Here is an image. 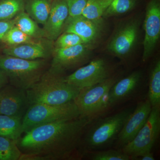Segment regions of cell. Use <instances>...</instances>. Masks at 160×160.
Wrapping results in <instances>:
<instances>
[{"label": "cell", "instance_id": "1", "mask_svg": "<svg viewBox=\"0 0 160 160\" xmlns=\"http://www.w3.org/2000/svg\"><path fill=\"white\" fill-rule=\"evenodd\" d=\"M92 119L81 116L34 127L18 141L20 160H57L74 158Z\"/></svg>", "mask_w": 160, "mask_h": 160}, {"label": "cell", "instance_id": "2", "mask_svg": "<svg viewBox=\"0 0 160 160\" xmlns=\"http://www.w3.org/2000/svg\"><path fill=\"white\" fill-rule=\"evenodd\" d=\"M80 91L67 82L62 75L48 70L26 93L29 106L35 104L60 105L73 101Z\"/></svg>", "mask_w": 160, "mask_h": 160}, {"label": "cell", "instance_id": "3", "mask_svg": "<svg viewBox=\"0 0 160 160\" xmlns=\"http://www.w3.org/2000/svg\"><path fill=\"white\" fill-rule=\"evenodd\" d=\"M46 66L43 59L28 60L0 55V69L6 73L11 86L26 91L40 79Z\"/></svg>", "mask_w": 160, "mask_h": 160}, {"label": "cell", "instance_id": "4", "mask_svg": "<svg viewBox=\"0 0 160 160\" xmlns=\"http://www.w3.org/2000/svg\"><path fill=\"white\" fill-rule=\"evenodd\" d=\"M73 101L60 105L35 104L29 106L22 119L23 133L36 126L81 116Z\"/></svg>", "mask_w": 160, "mask_h": 160}, {"label": "cell", "instance_id": "5", "mask_svg": "<svg viewBox=\"0 0 160 160\" xmlns=\"http://www.w3.org/2000/svg\"><path fill=\"white\" fill-rule=\"evenodd\" d=\"M133 110L131 108L123 109L98 121L85 137L86 148L90 150L102 149L117 139Z\"/></svg>", "mask_w": 160, "mask_h": 160}, {"label": "cell", "instance_id": "6", "mask_svg": "<svg viewBox=\"0 0 160 160\" xmlns=\"http://www.w3.org/2000/svg\"><path fill=\"white\" fill-rule=\"evenodd\" d=\"M118 81L116 76H112L94 86L80 89L73 102L81 116L93 119L109 108L108 98L109 90Z\"/></svg>", "mask_w": 160, "mask_h": 160}, {"label": "cell", "instance_id": "7", "mask_svg": "<svg viewBox=\"0 0 160 160\" xmlns=\"http://www.w3.org/2000/svg\"><path fill=\"white\" fill-rule=\"evenodd\" d=\"M160 132V106H152L149 118L142 128L131 142L121 150L136 160L140 155L151 151Z\"/></svg>", "mask_w": 160, "mask_h": 160}, {"label": "cell", "instance_id": "8", "mask_svg": "<svg viewBox=\"0 0 160 160\" xmlns=\"http://www.w3.org/2000/svg\"><path fill=\"white\" fill-rule=\"evenodd\" d=\"M112 68L104 59H95L65 77L66 82L80 89L101 82L112 76Z\"/></svg>", "mask_w": 160, "mask_h": 160}, {"label": "cell", "instance_id": "9", "mask_svg": "<svg viewBox=\"0 0 160 160\" xmlns=\"http://www.w3.org/2000/svg\"><path fill=\"white\" fill-rule=\"evenodd\" d=\"M90 45L86 43L63 48L53 49L52 59L49 71L62 74L67 70L78 67L87 62L91 55Z\"/></svg>", "mask_w": 160, "mask_h": 160}, {"label": "cell", "instance_id": "10", "mask_svg": "<svg viewBox=\"0 0 160 160\" xmlns=\"http://www.w3.org/2000/svg\"><path fill=\"white\" fill-rule=\"evenodd\" d=\"M144 26L142 61L145 62L151 56L160 38V0H150L147 4Z\"/></svg>", "mask_w": 160, "mask_h": 160}, {"label": "cell", "instance_id": "11", "mask_svg": "<svg viewBox=\"0 0 160 160\" xmlns=\"http://www.w3.org/2000/svg\"><path fill=\"white\" fill-rule=\"evenodd\" d=\"M139 22L132 20L119 28L107 46L109 52L120 58H126L133 49L138 37Z\"/></svg>", "mask_w": 160, "mask_h": 160}, {"label": "cell", "instance_id": "12", "mask_svg": "<svg viewBox=\"0 0 160 160\" xmlns=\"http://www.w3.org/2000/svg\"><path fill=\"white\" fill-rule=\"evenodd\" d=\"M152 106L148 99L138 103L118 135L116 146L119 149L131 142L142 128L149 118Z\"/></svg>", "mask_w": 160, "mask_h": 160}, {"label": "cell", "instance_id": "13", "mask_svg": "<svg viewBox=\"0 0 160 160\" xmlns=\"http://www.w3.org/2000/svg\"><path fill=\"white\" fill-rule=\"evenodd\" d=\"M103 28L102 18L91 20L82 15L76 17L68 18L62 32H71L78 35L84 42L91 46L101 37Z\"/></svg>", "mask_w": 160, "mask_h": 160}, {"label": "cell", "instance_id": "14", "mask_svg": "<svg viewBox=\"0 0 160 160\" xmlns=\"http://www.w3.org/2000/svg\"><path fill=\"white\" fill-rule=\"evenodd\" d=\"M53 42L43 38L16 46H7L3 49L2 52L4 54L23 59L47 58L52 54Z\"/></svg>", "mask_w": 160, "mask_h": 160}, {"label": "cell", "instance_id": "15", "mask_svg": "<svg viewBox=\"0 0 160 160\" xmlns=\"http://www.w3.org/2000/svg\"><path fill=\"white\" fill-rule=\"evenodd\" d=\"M28 106L26 90L12 86L0 89V114L22 117Z\"/></svg>", "mask_w": 160, "mask_h": 160}, {"label": "cell", "instance_id": "16", "mask_svg": "<svg viewBox=\"0 0 160 160\" xmlns=\"http://www.w3.org/2000/svg\"><path fill=\"white\" fill-rule=\"evenodd\" d=\"M69 16L66 0H52L49 17L43 25L45 38L54 42L63 32Z\"/></svg>", "mask_w": 160, "mask_h": 160}, {"label": "cell", "instance_id": "17", "mask_svg": "<svg viewBox=\"0 0 160 160\" xmlns=\"http://www.w3.org/2000/svg\"><path fill=\"white\" fill-rule=\"evenodd\" d=\"M142 78V72L135 71L126 77L118 80L109 90L108 98L109 107L130 97L138 88Z\"/></svg>", "mask_w": 160, "mask_h": 160}, {"label": "cell", "instance_id": "18", "mask_svg": "<svg viewBox=\"0 0 160 160\" xmlns=\"http://www.w3.org/2000/svg\"><path fill=\"white\" fill-rule=\"evenodd\" d=\"M52 0H26L25 11L38 24L44 25L50 13Z\"/></svg>", "mask_w": 160, "mask_h": 160}, {"label": "cell", "instance_id": "19", "mask_svg": "<svg viewBox=\"0 0 160 160\" xmlns=\"http://www.w3.org/2000/svg\"><path fill=\"white\" fill-rule=\"evenodd\" d=\"M22 117L0 114V136L18 141L22 134Z\"/></svg>", "mask_w": 160, "mask_h": 160}, {"label": "cell", "instance_id": "20", "mask_svg": "<svg viewBox=\"0 0 160 160\" xmlns=\"http://www.w3.org/2000/svg\"><path fill=\"white\" fill-rule=\"evenodd\" d=\"M14 19L15 26L25 34L38 39L45 38L43 29L25 11L18 15Z\"/></svg>", "mask_w": 160, "mask_h": 160}, {"label": "cell", "instance_id": "21", "mask_svg": "<svg viewBox=\"0 0 160 160\" xmlns=\"http://www.w3.org/2000/svg\"><path fill=\"white\" fill-rule=\"evenodd\" d=\"M148 100L152 106H160V61L153 64L150 72Z\"/></svg>", "mask_w": 160, "mask_h": 160}, {"label": "cell", "instance_id": "22", "mask_svg": "<svg viewBox=\"0 0 160 160\" xmlns=\"http://www.w3.org/2000/svg\"><path fill=\"white\" fill-rule=\"evenodd\" d=\"M26 0H0V21L14 19L25 11Z\"/></svg>", "mask_w": 160, "mask_h": 160}, {"label": "cell", "instance_id": "23", "mask_svg": "<svg viewBox=\"0 0 160 160\" xmlns=\"http://www.w3.org/2000/svg\"><path fill=\"white\" fill-rule=\"evenodd\" d=\"M22 154L18 141L0 136V160H20Z\"/></svg>", "mask_w": 160, "mask_h": 160}, {"label": "cell", "instance_id": "24", "mask_svg": "<svg viewBox=\"0 0 160 160\" xmlns=\"http://www.w3.org/2000/svg\"><path fill=\"white\" fill-rule=\"evenodd\" d=\"M113 0H89L82 15L91 20L102 18L103 15Z\"/></svg>", "mask_w": 160, "mask_h": 160}, {"label": "cell", "instance_id": "25", "mask_svg": "<svg viewBox=\"0 0 160 160\" xmlns=\"http://www.w3.org/2000/svg\"><path fill=\"white\" fill-rule=\"evenodd\" d=\"M138 0H113L103 15L108 18L124 14L132 10L136 6Z\"/></svg>", "mask_w": 160, "mask_h": 160}, {"label": "cell", "instance_id": "26", "mask_svg": "<svg viewBox=\"0 0 160 160\" xmlns=\"http://www.w3.org/2000/svg\"><path fill=\"white\" fill-rule=\"evenodd\" d=\"M88 158L92 160H129L131 158L121 149L89 151Z\"/></svg>", "mask_w": 160, "mask_h": 160}, {"label": "cell", "instance_id": "27", "mask_svg": "<svg viewBox=\"0 0 160 160\" xmlns=\"http://www.w3.org/2000/svg\"><path fill=\"white\" fill-rule=\"evenodd\" d=\"M36 39H38L30 37L14 26L7 32L2 41L7 46H13L29 42Z\"/></svg>", "mask_w": 160, "mask_h": 160}, {"label": "cell", "instance_id": "28", "mask_svg": "<svg viewBox=\"0 0 160 160\" xmlns=\"http://www.w3.org/2000/svg\"><path fill=\"white\" fill-rule=\"evenodd\" d=\"M85 43L78 35L71 32H63L53 42V49L69 48Z\"/></svg>", "mask_w": 160, "mask_h": 160}, {"label": "cell", "instance_id": "29", "mask_svg": "<svg viewBox=\"0 0 160 160\" xmlns=\"http://www.w3.org/2000/svg\"><path fill=\"white\" fill-rule=\"evenodd\" d=\"M89 0H66L69 16L68 18H72L82 15Z\"/></svg>", "mask_w": 160, "mask_h": 160}, {"label": "cell", "instance_id": "30", "mask_svg": "<svg viewBox=\"0 0 160 160\" xmlns=\"http://www.w3.org/2000/svg\"><path fill=\"white\" fill-rule=\"evenodd\" d=\"M15 26L14 19L0 21V41H2L9 30Z\"/></svg>", "mask_w": 160, "mask_h": 160}, {"label": "cell", "instance_id": "31", "mask_svg": "<svg viewBox=\"0 0 160 160\" xmlns=\"http://www.w3.org/2000/svg\"><path fill=\"white\" fill-rule=\"evenodd\" d=\"M9 80L6 73L0 69V89L6 86Z\"/></svg>", "mask_w": 160, "mask_h": 160}, {"label": "cell", "instance_id": "32", "mask_svg": "<svg viewBox=\"0 0 160 160\" xmlns=\"http://www.w3.org/2000/svg\"><path fill=\"white\" fill-rule=\"evenodd\" d=\"M154 160L155 158L153 153L151 151L146 152L140 155L136 158V160Z\"/></svg>", "mask_w": 160, "mask_h": 160}]
</instances>
